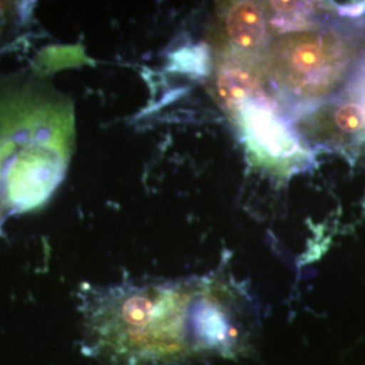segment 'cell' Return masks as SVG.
I'll list each match as a JSON object with an SVG mask.
<instances>
[{
	"mask_svg": "<svg viewBox=\"0 0 365 365\" xmlns=\"http://www.w3.org/2000/svg\"><path fill=\"white\" fill-rule=\"evenodd\" d=\"M223 27L229 42L237 51H259L267 39L268 19L264 7L253 1H235L226 7Z\"/></svg>",
	"mask_w": 365,
	"mask_h": 365,
	"instance_id": "4",
	"label": "cell"
},
{
	"mask_svg": "<svg viewBox=\"0 0 365 365\" xmlns=\"http://www.w3.org/2000/svg\"><path fill=\"white\" fill-rule=\"evenodd\" d=\"M363 37L348 27H315L274 39L267 69L292 99L318 102L339 88L360 66Z\"/></svg>",
	"mask_w": 365,
	"mask_h": 365,
	"instance_id": "2",
	"label": "cell"
},
{
	"mask_svg": "<svg viewBox=\"0 0 365 365\" xmlns=\"http://www.w3.org/2000/svg\"><path fill=\"white\" fill-rule=\"evenodd\" d=\"M302 128L313 143L341 149L365 148L364 71L357 68L342 93L309 113Z\"/></svg>",
	"mask_w": 365,
	"mask_h": 365,
	"instance_id": "3",
	"label": "cell"
},
{
	"mask_svg": "<svg viewBox=\"0 0 365 365\" xmlns=\"http://www.w3.org/2000/svg\"><path fill=\"white\" fill-rule=\"evenodd\" d=\"M268 9L274 10V18L269 24L277 30L288 31L297 29L300 31L303 26H309V19L313 13L314 7L310 3L299 1H272L268 3Z\"/></svg>",
	"mask_w": 365,
	"mask_h": 365,
	"instance_id": "6",
	"label": "cell"
},
{
	"mask_svg": "<svg viewBox=\"0 0 365 365\" xmlns=\"http://www.w3.org/2000/svg\"><path fill=\"white\" fill-rule=\"evenodd\" d=\"M9 214H10V209L7 207V205H6L4 199H3V196L0 194V227H1L3 222L7 218Z\"/></svg>",
	"mask_w": 365,
	"mask_h": 365,
	"instance_id": "7",
	"label": "cell"
},
{
	"mask_svg": "<svg viewBox=\"0 0 365 365\" xmlns=\"http://www.w3.org/2000/svg\"><path fill=\"white\" fill-rule=\"evenodd\" d=\"M360 68H361V69H363V71H365V58H364V61H363V63H360Z\"/></svg>",
	"mask_w": 365,
	"mask_h": 365,
	"instance_id": "8",
	"label": "cell"
},
{
	"mask_svg": "<svg viewBox=\"0 0 365 365\" xmlns=\"http://www.w3.org/2000/svg\"><path fill=\"white\" fill-rule=\"evenodd\" d=\"M215 86L222 103L237 108L252 96L257 78L248 66L227 63L218 69Z\"/></svg>",
	"mask_w": 365,
	"mask_h": 365,
	"instance_id": "5",
	"label": "cell"
},
{
	"mask_svg": "<svg viewBox=\"0 0 365 365\" xmlns=\"http://www.w3.org/2000/svg\"><path fill=\"white\" fill-rule=\"evenodd\" d=\"M178 284L101 291L84 303L87 344L111 365H175L249 352L248 313Z\"/></svg>",
	"mask_w": 365,
	"mask_h": 365,
	"instance_id": "1",
	"label": "cell"
}]
</instances>
